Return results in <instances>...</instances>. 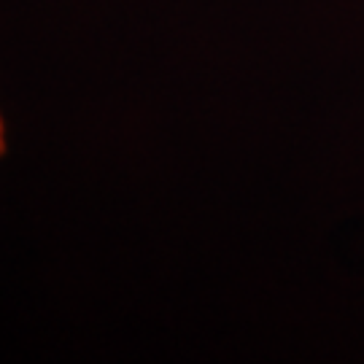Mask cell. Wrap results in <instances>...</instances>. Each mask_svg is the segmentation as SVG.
<instances>
[{"mask_svg": "<svg viewBox=\"0 0 364 364\" xmlns=\"http://www.w3.org/2000/svg\"><path fill=\"white\" fill-rule=\"evenodd\" d=\"M6 151H9V127H6V117L0 111V162H3Z\"/></svg>", "mask_w": 364, "mask_h": 364, "instance_id": "1", "label": "cell"}]
</instances>
